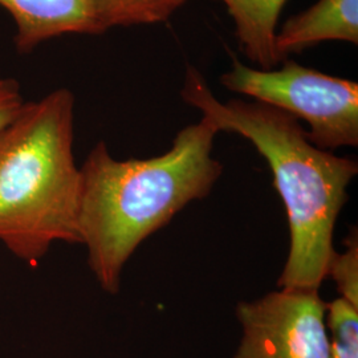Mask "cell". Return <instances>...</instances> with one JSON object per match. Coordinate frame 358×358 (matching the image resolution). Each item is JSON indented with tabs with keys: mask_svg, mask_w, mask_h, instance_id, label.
<instances>
[{
	"mask_svg": "<svg viewBox=\"0 0 358 358\" xmlns=\"http://www.w3.org/2000/svg\"><path fill=\"white\" fill-rule=\"evenodd\" d=\"M346 250L336 252L329 263L327 279L336 282L340 297L358 308V235L357 229H350L345 241Z\"/></svg>",
	"mask_w": 358,
	"mask_h": 358,
	"instance_id": "cell-11",
	"label": "cell"
},
{
	"mask_svg": "<svg viewBox=\"0 0 358 358\" xmlns=\"http://www.w3.org/2000/svg\"><path fill=\"white\" fill-rule=\"evenodd\" d=\"M217 128L202 117L180 129L166 153L115 159L97 142L80 166L77 229L90 271L117 294L129 259L192 201L206 198L223 173L213 157Z\"/></svg>",
	"mask_w": 358,
	"mask_h": 358,
	"instance_id": "cell-1",
	"label": "cell"
},
{
	"mask_svg": "<svg viewBox=\"0 0 358 358\" xmlns=\"http://www.w3.org/2000/svg\"><path fill=\"white\" fill-rule=\"evenodd\" d=\"M26 103L20 84L15 78L0 75V128L13 121Z\"/></svg>",
	"mask_w": 358,
	"mask_h": 358,
	"instance_id": "cell-12",
	"label": "cell"
},
{
	"mask_svg": "<svg viewBox=\"0 0 358 358\" xmlns=\"http://www.w3.org/2000/svg\"><path fill=\"white\" fill-rule=\"evenodd\" d=\"M224 88L268 103L308 124V138L327 152L358 146V84L285 59L280 68L263 71L232 56L223 73Z\"/></svg>",
	"mask_w": 358,
	"mask_h": 358,
	"instance_id": "cell-4",
	"label": "cell"
},
{
	"mask_svg": "<svg viewBox=\"0 0 358 358\" xmlns=\"http://www.w3.org/2000/svg\"><path fill=\"white\" fill-rule=\"evenodd\" d=\"M0 7L15 22L13 43L23 55L63 35L103 34L90 0H0Z\"/></svg>",
	"mask_w": 358,
	"mask_h": 358,
	"instance_id": "cell-6",
	"label": "cell"
},
{
	"mask_svg": "<svg viewBox=\"0 0 358 358\" xmlns=\"http://www.w3.org/2000/svg\"><path fill=\"white\" fill-rule=\"evenodd\" d=\"M325 41L358 44V0H319L288 19L275 38L280 60Z\"/></svg>",
	"mask_w": 358,
	"mask_h": 358,
	"instance_id": "cell-7",
	"label": "cell"
},
{
	"mask_svg": "<svg viewBox=\"0 0 358 358\" xmlns=\"http://www.w3.org/2000/svg\"><path fill=\"white\" fill-rule=\"evenodd\" d=\"M331 358H358V308L343 297L327 304Z\"/></svg>",
	"mask_w": 358,
	"mask_h": 358,
	"instance_id": "cell-10",
	"label": "cell"
},
{
	"mask_svg": "<svg viewBox=\"0 0 358 358\" xmlns=\"http://www.w3.org/2000/svg\"><path fill=\"white\" fill-rule=\"evenodd\" d=\"M189 0H90L101 31L167 22Z\"/></svg>",
	"mask_w": 358,
	"mask_h": 358,
	"instance_id": "cell-9",
	"label": "cell"
},
{
	"mask_svg": "<svg viewBox=\"0 0 358 358\" xmlns=\"http://www.w3.org/2000/svg\"><path fill=\"white\" fill-rule=\"evenodd\" d=\"M180 97L219 133L242 136L267 161L289 227V252L278 287L320 289L337 252L334 227L358 174L357 161L315 146L297 118L268 103H222L194 65L186 66Z\"/></svg>",
	"mask_w": 358,
	"mask_h": 358,
	"instance_id": "cell-2",
	"label": "cell"
},
{
	"mask_svg": "<svg viewBox=\"0 0 358 358\" xmlns=\"http://www.w3.org/2000/svg\"><path fill=\"white\" fill-rule=\"evenodd\" d=\"M235 26V36L241 51L256 65L269 71L280 60L275 50L279 19L287 0H220Z\"/></svg>",
	"mask_w": 358,
	"mask_h": 358,
	"instance_id": "cell-8",
	"label": "cell"
},
{
	"mask_svg": "<svg viewBox=\"0 0 358 358\" xmlns=\"http://www.w3.org/2000/svg\"><path fill=\"white\" fill-rule=\"evenodd\" d=\"M320 289L272 291L236 307L243 337L235 358H331Z\"/></svg>",
	"mask_w": 358,
	"mask_h": 358,
	"instance_id": "cell-5",
	"label": "cell"
},
{
	"mask_svg": "<svg viewBox=\"0 0 358 358\" xmlns=\"http://www.w3.org/2000/svg\"><path fill=\"white\" fill-rule=\"evenodd\" d=\"M75 105L52 90L0 128V243L32 267L55 243L80 244Z\"/></svg>",
	"mask_w": 358,
	"mask_h": 358,
	"instance_id": "cell-3",
	"label": "cell"
}]
</instances>
